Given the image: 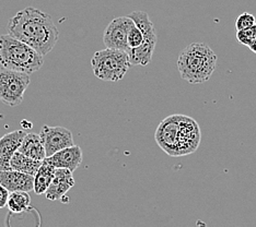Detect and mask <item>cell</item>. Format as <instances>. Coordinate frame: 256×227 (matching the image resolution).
<instances>
[{
  "label": "cell",
  "mask_w": 256,
  "mask_h": 227,
  "mask_svg": "<svg viewBox=\"0 0 256 227\" xmlns=\"http://www.w3.org/2000/svg\"><path fill=\"white\" fill-rule=\"evenodd\" d=\"M7 30L10 36L30 46L42 57L55 47L60 38L52 16L33 7L22 9L11 17Z\"/></svg>",
  "instance_id": "1"
},
{
  "label": "cell",
  "mask_w": 256,
  "mask_h": 227,
  "mask_svg": "<svg viewBox=\"0 0 256 227\" xmlns=\"http://www.w3.org/2000/svg\"><path fill=\"white\" fill-rule=\"evenodd\" d=\"M156 141L170 156L194 153L200 143L198 124L185 115H172L160 122L156 131Z\"/></svg>",
  "instance_id": "2"
},
{
  "label": "cell",
  "mask_w": 256,
  "mask_h": 227,
  "mask_svg": "<svg viewBox=\"0 0 256 227\" xmlns=\"http://www.w3.org/2000/svg\"><path fill=\"white\" fill-rule=\"evenodd\" d=\"M217 66V55L205 43H192L180 52L178 69L183 80L192 84L207 82Z\"/></svg>",
  "instance_id": "3"
},
{
  "label": "cell",
  "mask_w": 256,
  "mask_h": 227,
  "mask_svg": "<svg viewBox=\"0 0 256 227\" xmlns=\"http://www.w3.org/2000/svg\"><path fill=\"white\" fill-rule=\"evenodd\" d=\"M0 65L4 69L30 75L43 67L44 57L9 34H2L0 36Z\"/></svg>",
  "instance_id": "4"
},
{
  "label": "cell",
  "mask_w": 256,
  "mask_h": 227,
  "mask_svg": "<svg viewBox=\"0 0 256 227\" xmlns=\"http://www.w3.org/2000/svg\"><path fill=\"white\" fill-rule=\"evenodd\" d=\"M91 67L98 79L116 82L125 77L130 63L127 52L106 48L94 52Z\"/></svg>",
  "instance_id": "5"
},
{
  "label": "cell",
  "mask_w": 256,
  "mask_h": 227,
  "mask_svg": "<svg viewBox=\"0 0 256 227\" xmlns=\"http://www.w3.org/2000/svg\"><path fill=\"white\" fill-rule=\"evenodd\" d=\"M30 84V75L0 68V101L10 107H16L23 101Z\"/></svg>",
  "instance_id": "6"
},
{
  "label": "cell",
  "mask_w": 256,
  "mask_h": 227,
  "mask_svg": "<svg viewBox=\"0 0 256 227\" xmlns=\"http://www.w3.org/2000/svg\"><path fill=\"white\" fill-rule=\"evenodd\" d=\"M38 136L42 140L46 157L74 145L72 131L65 127L43 126Z\"/></svg>",
  "instance_id": "7"
},
{
  "label": "cell",
  "mask_w": 256,
  "mask_h": 227,
  "mask_svg": "<svg viewBox=\"0 0 256 227\" xmlns=\"http://www.w3.org/2000/svg\"><path fill=\"white\" fill-rule=\"evenodd\" d=\"M132 21L128 16L115 17L110 22L103 33V43L108 49L127 52V33Z\"/></svg>",
  "instance_id": "8"
},
{
  "label": "cell",
  "mask_w": 256,
  "mask_h": 227,
  "mask_svg": "<svg viewBox=\"0 0 256 227\" xmlns=\"http://www.w3.org/2000/svg\"><path fill=\"white\" fill-rule=\"evenodd\" d=\"M26 135L24 130H16L0 138V172L11 171L10 161Z\"/></svg>",
  "instance_id": "9"
},
{
  "label": "cell",
  "mask_w": 256,
  "mask_h": 227,
  "mask_svg": "<svg viewBox=\"0 0 256 227\" xmlns=\"http://www.w3.org/2000/svg\"><path fill=\"white\" fill-rule=\"evenodd\" d=\"M45 161L55 168H62L74 173L82 162V150L78 145L64 149L50 157H46Z\"/></svg>",
  "instance_id": "10"
},
{
  "label": "cell",
  "mask_w": 256,
  "mask_h": 227,
  "mask_svg": "<svg viewBox=\"0 0 256 227\" xmlns=\"http://www.w3.org/2000/svg\"><path fill=\"white\" fill-rule=\"evenodd\" d=\"M74 186V179L72 173L68 170L56 168L54 178L52 180L48 189L45 192L46 199H48L50 201L60 200Z\"/></svg>",
  "instance_id": "11"
},
{
  "label": "cell",
  "mask_w": 256,
  "mask_h": 227,
  "mask_svg": "<svg viewBox=\"0 0 256 227\" xmlns=\"http://www.w3.org/2000/svg\"><path fill=\"white\" fill-rule=\"evenodd\" d=\"M0 185L8 192H30L33 190L34 177L16 171L0 172Z\"/></svg>",
  "instance_id": "12"
},
{
  "label": "cell",
  "mask_w": 256,
  "mask_h": 227,
  "mask_svg": "<svg viewBox=\"0 0 256 227\" xmlns=\"http://www.w3.org/2000/svg\"><path fill=\"white\" fill-rule=\"evenodd\" d=\"M158 39H144V43L137 48L127 50L130 66H147L152 60L154 51Z\"/></svg>",
  "instance_id": "13"
},
{
  "label": "cell",
  "mask_w": 256,
  "mask_h": 227,
  "mask_svg": "<svg viewBox=\"0 0 256 227\" xmlns=\"http://www.w3.org/2000/svg\"><path fill=\"white\" fill-rule=\"evenodd\" d=\"M18 152L36 161L43 162L46 159L42 140L36 133H26L22 140Z\"/></svg>",
  "instance_id": "14"
},
{
  "label": "cell",
  "mask_w": 256,
  "mask_h": 227,
  "mask_svg": "<svg viewBox=\"0 0 256 227\" xmlns=\"http://www.w3.org/2000/svg\"><path fill=\"white\" fill-rule=\"evenodd\" d=\"M56 168L50 165L45 160L42 162V165L40 166L38 171L34 175V186L33 190L36 195H45L46 190L48 189L52 180L54 178Z\"/></svg>",
  "instance_id": "15"
},
{
  "label": "cell",
  "mask_w": 256,
  "mask_h": 227,
  "mask_svg": "<svg viewBox=\"0 0 256 227\" xmlns=\"http://www.w3.org/2000/svg\"><path fill=\"white\" fill-rule=\"evenodd\" d=\"M42 165V162L40 161H36L32 160L30 157H28L26 155L21 154L20 152H16L14 154L12 159L10 161V170L11 171H16L22 174H26L30 175V176H33L36 174L38 171L40 166Z\"/></svg>",
  "instance_id": "16"
},
{
  "label": "cell",
  "mask_w": 256,
  "mask_h": 227,
  "mask_svg": "<svg viewBox=\"0 0 256 227\" xmlns=\"http://www.w3.org/2000/svg\"><path fill=\"white\" fill-rule=\"evenodd\" d=\"M144 35V39H158L154 23L144 11H132L127 15Z\"/></svg>",
  "instance_id": "17"
},
{
  "label": "cell",
  "mask_w": 256,
  "mask_h": 227,
  "mask_svg": "<svg viewBox=\"0 0 256 227\" xmlns=\"http://www.w3.org/2000/svg\"><path fill=\"white\" fill-rule=\"evenodd\" d=\"M31 205V197L28 192L16 191L10 192L8 197L7 207L10 210V212L19 214L23 213L30 208Z\"/></svg>",
  "instance_id": "18"
},
{
  "label": "cell",
  "mask_w": 256,
  "mask_h": 227,
  "mask_svg": "<svg viewBox=\"0 0 256 227\" xmlns=\"http://www.w3.org/2000/svg\"><path fill=\"white\" fill-rule=\"evenodd\" d=\"M144 43V35L142 31L134 24V22L130 24V28H128L127 33V45L128 49L137 48Z\"/></svg>",
  "instance_id": "19"
},
{
  "label": "cell",
  "mask_w": 256,
  "mask_h": 227,
  "mask_svg": "<svg viewBox=\"0 0 256 227\" xmlns=\"http://www.w3.org/2000/svg\"><path fill=\"white\" fill-rule=\"evenodd\" d=\"M256 37V25L246 28V30H241V31H236V39L238 43H241L244 46H248L250 47L254 42V39Z\"/></svg>",
  "instance_id": "20"
},
{
  "label": "cell",
  "mask_w": 256,
  "mask_h": 227,
  "mask_svg": "<svg viewBox=\"0 0 256 227\" xmlns=\"http://www.w3.org/2000/svg\"><path fill=\"white\" fill-rule=\"evenodd\" d=\"M254 25H256V19L255 16L251 13L244 12L236 17V31L246 30V28H250Z\"/></svg>",
  "instance_id": "21"
},
{
  "label": "cell",
  "mask_w": 256,
  "mask_h": 227,
  "mask_svg": "<svg viewBox=\"0 0 256 227\" xmlns=\"http://www.w3.org/2000/svg\"><path fill=\"white\" fill-rule=\"evenodd\" d=\"M8 197H9L8 190L0 185V209H4V207H7Z\"/></svg>",
  "instance_id": "22"
},
{
  "label": "cell",
  "mask_w": 256,
  "mask_h": 227,
  "mask_svg": "<svg viewBox=\"0 0 256 227\" xmlns=\"http://www.w3.org/2000/svg\"><path fill=\"white\" fill-rule=\"evenodd\" d=\"M250 49H251L253 52H255V54H256V37H255V39H254V42H253V44L251 45V46H250V47H248Z\"/></svg>",
  "instance_id": "23"
}]
</instances>
